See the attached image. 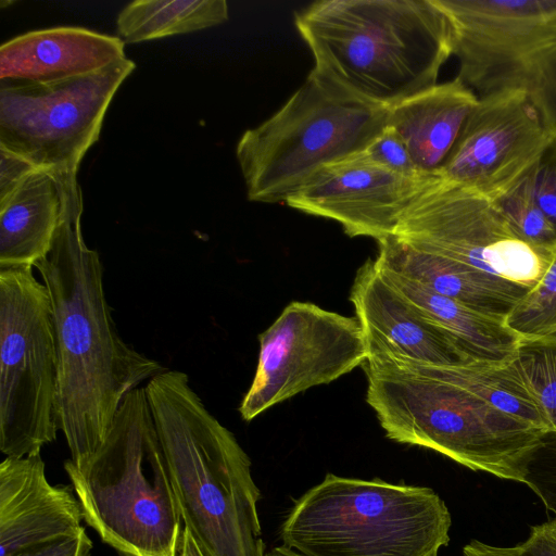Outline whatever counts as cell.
<instances>
[{
    "mask_svg": "<svg viewBox=\"0 0 556 556\" xmlns=\"http://www.w3.org/2000/svg\"><path fill=\"white\" fill-rule=\"evenodd\" d=\"M260 353L252 383L239 406L251 421L296 394L328 384L367 359L356 317L292 301L258 336Z\"/></svg>",
    "mask_w": 556,
    "mask_h": 556,
    "instance_id": "8fae6325",
    "label": "cell"
},
{
    "mask_svg": "<svg viewBox=\"0 0 556 556\" xmlns=\"http://www.w3.org/2000/svg\"><path fill=\"white\" fill-rule=\"evenodd\" d=\"M63 199L51 249L36 264L51 301L59 378V428L74 465L102 444L123 401L165 368L126 343L112 317L103 265L81 231L76 174L55 176Z\"/></svg>",
    "mask_w": 556,
    "mask_h": 556,
    "instance_id": "6da1fadb",
    "label": "cell"
},
{
    "mask_svg": "<svg viewBox=\"0 0 556 556\" xmlns=\"http://www.w3.org/2000/svg\"><path fill=\"white\" fill-rule=\"evenodd\" d=\"M378 269L408 301L453 334L475 361L504 364L514 358L521 338L504 319L476 311L396 273Z\"/></svg>",
    "mask_w": 556,
    "mask_h": 556,
    "instance_id": "44dd1931",
    "label": "cell"
},
{
    "mask_svg": "<svg viewBox=\"0 0 556 556\" xmlns=\"http://www.w3.org/2000/svg\"><path fill=\"white\" fill-rule=\"evenodd\" d=\"M525 179L535 202L556 229V138L552 139Z\"/></svg>",
    "mask_w": 556,
    "mask_h": 556,
    "instance_id": "f546056e",
    "label": "cell"
},
{
    "mask_svg": "<svg viewBox=\"0 0 556 556\" xmlns=\"http://www.w3.org/2000/svg\"><path fill=\"white\" fill-rule=\"evenodd\" d=\"M435 177L394 174L362 152L320 168L286 204L336 220L351 238L380 242L394 235L407 207Z\"/></svg>",
    "mask_w": 556,
    "mask_h": 556,
    "instance_id": "5bb4252c",
    "label": "cell"
},
{
    "mask_svg": "<svg viewBox=\"0 0 556 556\" xmlns=\"http://www.w3.org/2000/svg\"><path fill=\"white\" fill-rule=\"evenodd\" d=\"M92 542L84 529L75 536L31 547L14 556H90Z\"/></svg>",
    "mask_w": 556,
    "mask_h": 556,
    "instance_id": "1f68e13d",
    "label": "cell"
},
{
    "mask_svg": "<svg viewBox=\"0 0 556 556\" xmlns=\"http://www.w3.org/2000/svg\"><path fill=\"white\" fill-rule=\"evenodd\" d=\"M294 25L314 72L386 109L435 86L453 54L434 0H321L295 11Z\"/></svg>",
    "mask_w": 556,
    "mask_h": 556,
    "instance_id": "7a4b0ae2",
    "label": "cell"
},
{
    "mask_svg": "<svg viewBox=\"0 0 556 556\" xmlns=\"http://www.w3.org/2000/svg\"><path fill=\"white\" fill-rule=\"evenodd\" d=\"M125 42L77 26L16 36L0 47V80L48 84L99 71L126 58Z\"/></svg>",
    "mask_w": 556,
    "mask_h": 556,
    "instance_id": "e0dca14e",
    "label": "cell"
},
{
    "mask_svg": "<svg viewBox=\"0 0 556 556\" xmlns=\"http://www.w3.org/2000/svg\"><path fill=\"white\" fill-rule=\"evenodd\" d=\"M511 364L545 412L556 434V330L521 338Z\"/></svg>",
    "mask_w": 556,
    "mask_h": 556,
    "instance_id": "603a6c76",
    "label": "cell"
},
{
    "mask_svg": "<svg viewBox=\"0 0 556 556\" xmlns=\"http://www.w3.org/2000/svg\"><path fill=\"white\" fill-rule=\"evenodd\" d=\"M393 236L531 290L543 279L554 254L520 239L492 200L440 176L407 207Z\"/></svg>",
    "mask_w": 556,
    "mask_h": 556,
    "instance_id": "30bf717a",
    "label": "cell"
},
{
    "mask_svg": "<svg viewBox=\"0 0 556 556\" xmlns=\"http://www.w3.org/2000/svg\"><path fill=\"white\" fill-rule=\"evenodd\" d=\"M517 89L525 91L547 132L556 138V41L529 60Z\"/></svg>",
    "mask_w": 556,
    "mask_h": 556,
    "instance_id": "484cf974",
    "label": "cell"
},
{
    "mask_svg": "<svg viewBox=\"0 0 556 556\" xmlns=\"http://www.w3.org/2000/svg\"><path fill=\"white\" fill-rule=\"evenodd\" d=\"M64 469L84 520L119 556H178L182 519L144 387L127 394L100 447Z\"/></svg>",
    "mask_w": 556,
    "mask_h": 556,
    "instance_id": "5b68a950",
    "label": "cell"
},
{
    "mask_svg": "<svg viewBox=\"0 0 556 556\" xmlns=\"http://www.w3.org/2000/svg\"><path fill=\"white\" fill-rule=\"evenodd\" d=\"M58 350L48 289L33 268L0 269V451L38 454L56 439Z\"/></svg>",
    "mask_w": 556,
    "mask_h": 556,
    "instance_id": "ba28073f",
    "label": "cell"
},
{
    "mask_svg": "<svg viewBox=\"0 0 556 556\" xmlns=\"http://www.w3.org/2000/svg\"><path fill=\"white\" fill-rule=\"evenodd\" d=\"M452 29L458 78L478 98L517 89L529 60L556 41V0H434Z\"/></svg>",
    "mask_w": 556,
    "mask_h": 556,
    "instance_id": "7c38bea8",
    "label": "cell"
},
{
    "mask_svg": "<svg viewBox=\"0 0 556 556\" xmlns=\"http://www.w3.org/2000/svg\"><path fill=\"white\" fill-rule=\"evenodd\" d=\"M378 267L396 273L476 311L506 319L531 289L485 275L391 236L378 242Z\"/></svg>",
    "mask_w": 556,
    "mask_h": 556,
    "instance_id": "ac0fdd59",
    "label": "cell"
},
{
    "mask_svg": "<svg viewBox=\"0 0 556 556\" xmlns=\"http://www.w3.org/2000/svg\"><path fill=\"white\" fill-rule=\"evenodd\" d=\"M505 323L525 339L556 330V249L543 279L511 309Z\"/></svg>",
    "mask_w": 556,
    "mask_h": 556,
    "instance_id": "d4e9b609",
    "label": "cell"
},
{
    "mask_svg": "<svg viewBox=\"0 0 556 556\" xmlns=\"http://www.w3.org/2000/svg\"><path fill=\"white\" fill-rule=\"evenodd\" d=\"M477 103V94L456 77L389 108L387 126L404 140L421 173L440 176Z\"/></svg>",
    "mask_w": 556,
    "mask_h": 556,
    "instance_id": "d6986e66",
    "label": "cell"
},
{
    "mask_svg": "<svg viewBox=\"0 0 556 556\" xmlns=\"http://www.w3.org/2000/svg\"><path fill=\"white\" fill-rule=\"evenodd\" d=\"M178 556H205L192 533L184 527Z\"/></svg>",
    "mask_w": 556,
    "mask_h": 556,
    "instance_id": "d6a6232c",
    "label": "cell"
},
{
    "mask_svg": "<svg viewBox=\"0 0 556 556\" xmlns=\"http://www.w3.org/2000/svg\"><path fill=\"white\" fill-rule=\"evenodd\" d=\"M523 483L542 501L556 518V434L546 433L530 456Z\"/></svg>",
    "mask_w": 556,
    "mask_h": 556,
    "instance_id": "4316f807",
    "label": "cell"
},
{
    "mask_svg": "<svg viewBox=\"0 0 556 556\" xmlns=\"http://www.w3.org/2000/svg\"><path fill=\"white\" fill-rule=\"evenodd\" d=\"M363 154L394 174L407 178L429 177L419 170L404 140L388 126L368 144Z\"/></svg>",
    "mask_w": 556,
    "mask_h": 556,
    "instance_id": "f1b7e54d",
    "label": "cell"
},
{
    "mask_svg": "<svg viewBox=\"0 0 556 556\" xmlns=\"http://www.w3.org/2000/svg\"><path fill=\"white\" fill-rule=\"evenodd\" d=\"M387 116L388 109L312 70L278 111L237 143L248 199L286 203L320 168L362 153L386 128Z\"/></svg>",
    "mask_w": 556,
    "mask_h": 556,
    "instance_id": "52a82bcc",
    "label": "cell"
},
{
    "mask_svg": "<svg viewBox=\"0 0 556 556\" xmlns=\"http://www.w3.org/2000/svg\"><path fill=\"white\" fill-rule=\"evenodd\" d=\"M184 527L205 556H265L251 459L205 407L187 374L165 369L144 387Z\"/></svg>",
    "mask_w": 556,
    "mask_h": 556,
    "instance_id": "3957f363",
    "label": "cell"
},
{
    "mask_svg": "<svg viewBox=\"0 0 556 556\" xmlns=\"http://www.w3.org/2000/svg\"><path fill=\"white\" fill-rule=\"evenodd\" d=\"M451 526L431 488L327 473L295 500L279 533L301 556H439Z\"/></svg>",
    "mask_w": 556,
    "mask_h": 556,
    "instance_id": "8992f818",
    "label": "cell"
},
{
    "mask_svg": "<svg viewBox=\"0 0 556 556\" xmlns=\"http://www.w3.org/2000/svg\"><path fill=\"white\" fill-rule=\"evenodd\" d=\"M366 402L386 437L440 453L473 470L523 483L543 429L465 387L452 366L369 357Z\"/></svg>",
    "mask_w": 556,
    "mask_h": 556,
    "instance_id": "277c9868",
    "label": "cell"
},
{
    "mask_svg": "<svg viewBox=\"0 0 556 556\" xmlns=\"http://www.w3.org/2000/svg\"><path fill=\"white\" fill-rule=\"evenodd\" d=\"M136 64L121 59L83 76L0 84V146L52 175L77 174L106 110Z\"/></svg>",
    "mask_w": 556,
    "mask_h": 556,
    "instance_id": "9c48e42d",
    "label": "cell"
},
{
    "mask_svg": "<svg viewBox=\"0 0 556 556\" xmlns=\"http://www.w3.org/2000/svg\"><path fill=\"white\" fill-rule=\"evenodd\" d=\"M463 556H556V518L531 527L528 538L514 546H493L471 540Z\"/></svg>",
    "mask_w": 556,
    "mask_h": 556,
    "instance_id": "83f0119b",
    "label": "cell"
},
{
    "mask_svg": "<svg viewBox=\"0 0 556 556\" xmlns=\"http://www.w3.org/2000/svg\"><path fill=\"white\" fill-rule=\"evenodd\" d=\"M265 556H301L299 553L285 546H276L265 553Z\"/></svg>",
    "mask_w": 556,
    "mask_h": 556,
    "instance_id": "836d02e7",
    "label": "cell"
},
{
    "mask_svg": "<svg viewBox=\"0 0 556 556\" xmlns=\"http://www.w3.org/2000/svg\"><path fill=\"white\" fill-rule=\"evenodd\" d=\"M228 15L225 0H136L118 13L116 29L124 42L136 43L217 26Z\"/></svg>",
    "mask_w": 556,
    "mask_h": 556,
    "instance_id": "7402d4cb",
    "label": "cell"
},
{
    "mask_svg": "<svg viewBox=\"0 0 556 556\" xmlns=\"http://www.w3.org/2000/svg\"><path fill=\"white\" fill-rule=\"evenodd\" d=\"M552 139L523 90L478 98L440 177L495 201L533 167Z\"/></svg>",
    "mask_w": 556,
    "mask_h": 556,
    "instance_id": "4fadbf2b",
    "label": "cell"
},
{
    "mask_svg": "<svg viewBox=\"0 0 556 556\" xmlns=\"http://www.w3.org/2000/svg\"><path fill=\"white\" fill-rule=\"evenodd\" d=\"M63 199L55 177L40 169L0 204V269L34 268L49 253Z\"/></svg>",
    "mask_w": 556,
    "mask_h": 556,
    "instance_id": "ffe728a7",
    "label": "cell"
},
{
    "mask_svg": "<svg viewBox=\"0 0 556 556\" xmlns=\"http://www.w3.org/2000/svg\"><path fill=\"white\" fill-rule=\"evenodd\" d=\"M40 169L27 159L0 146V204Z\"/></svg>",
    "mask_w": 556,
    "mask_h": 556,
    "instance_id": "4dcf8cb0",
    "label": "cell"
},
{
    "mask_svg": "<svg viewBox=\"0 0 556 556\" xmlns=\"http://www.w3.org/2000/svg\"><path fill=\"white\" fill-rule=\"evenodd\" d=\"M493 202L520 239L540 250L556 249V229L535 202L525 176Z\"/></svg>",
    "mask_w": 556,
    "mask_h": 556,
    "instance_id": "cb8c5ba5",
    "label": "cell"
},
{
    "mask_svg": "<svg viewBox=\"0 0 556 556\" xmlns=\"http://www.w3.org/2000/svg\"><path fill=\"white\" fill-rule=\"evenodd\" d=\"M350 301L366 339L369 357H400L454 366L477 362L442 326L399 292L368 258L356 271Z\"/></svg>",
    "mask_w": 556,
    "mask_h": 556,
    "instance_id": "9a60e30c",
    "label": "cell"
},
{
    "mask_svg": "<svg viewBox=\"0 0 556 556\" xmlns=\"http://www.w3.org/2000/svg\"><path fill=\"white\" fill-rule=\"evenodd\" d=\"M74 489L52 485L40 453L0 464V556L75 536L85 528Z\"/></svg>",
    "mask_w": 556,
    "mask_h": 556,
    "instance_id": "2e32d148",
    "label": "cell"
}]
</instances>
